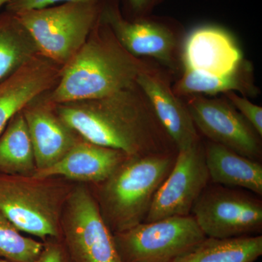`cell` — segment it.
Returning a JSON list of instances; mask_svg holds the SVG:
<instances>
[{
    "label": "cell",
    "mask_w": 262,
    "mask_h": 262,
    "mask_svg": "<svg viewBox=\"0 0 262 262\" xmlns=\"http://www.w3.org/2000/svg\"><path fill=\"white\" fill-rule=\"evenodd\" d=\"M136 87L102 98L54 103L55 107L65 123L93 144L127 156L172 153V141Z\"/></svg>",
    "instance_id": "6da1fadb"
},
{
    "label": "cell",
    "mask_w": 262,
    "mask_h": 262,
    "mask_svg": "<svg viewBox=\"0 0 262 262\" xmlns=\"http://www.w3.org/2000/svg\"><path fill=\"white\" fill-rule=\"evenodd\" d=\"M146 70L122 47L99 15L87 40L63 67L58 84L46 93V98L58 104L104 97L134 87Z\"/></svg>",
    "instance_id": "7a4b0ae2"
},
{
    "label": "cell",
    "mask_w": 262,
    "mask_h": 262,
    "mask_svg": "<svg viewBox=\"0 0 262 262\" xmlns=\"http://www.w3.org/2000/svg\"><path fill=\"white\" fill-rule=\"evenodd\" d=\"M173 153L128 156L94 193L113 234L144 222L155 193L173 167Z\"/></svg>",
    "instance_id": "3957f363"
},
{
    "label": "cell",
    "mask_w": 262,
    "mask_h": 262,
    "mask_svg": "<svg viewBox=\"0 0 262 262\" xmlns=\"http://www.w3.org/2000/svg\"><path fill=\"white\" fill-rule=\"evenodd\" d=\"M63 179L0 173V213L20 232L61 238L62 211L74 186Z\"/></svg>",
    "instance_id": "277c9868"
},
{
    "label": "cell",
    "mask_w": 262,
    "mask_h": 262,
    "mask_svg": "<svg viewBox=\"0 0 262 262\" xmlns=\"http://www.w3.org/2000/svg\"><path fill=\"white\" fill-rule=\"evenodd\" d=\"M101 2L67 3L15 15L32 36L39 53L64 67L87 40L99 18Z\"/></svg>",
    "instance_id": "5b68a950"
},
{
    "label": "cell",
    "mask_w": 262,
    "mask_h": 262,
    "mask_svg": "<svg viewBox=\"0 0 262 262\" xmlns=\"http://www.w3.org/2000/svg\"><path fill=\"white\" fill-rule=\"evenodd\" d=\"M61 239L74 262H121L94 193L83 184L74 185L67 196Z\"/></svg>",
    "instance_id": "8992f818"
},
{
    "label": "cell",
    "mask_w": 262,
    "mask_h": 262,
    "mask_svg": "<svg viewBox=\"0 0 262 262\" xmlns=\"http://www.w3.org/2000/svg\"><path fill=\"white\" fill-rule=\"evenodd\" d=\"M113 237L121 262H170L206 237L192 215L143 222Z\"/></svg>",
    "instance_id": "52a82bcc"
},
{
    "label": "cell",
    "mask_w": 262,
    "mask_h": 262,
    "mask_svg": "<svg viewBox=\"0 0 262 262\" xmlns=\"http://www.w3.org/2000/svg\"><path fill=\"white\" fill-rule=\"evenodd\" d=\"M191 213L206 237L257 235L262 230L261 201L227 188L206 187Z\"/></svg>",
    "instance_id": "ba28073f"
},
{
    "label": "cell",
    "mask_w": 262,
    "mask_h": 262,
    "mask_svg": "<svg viewBox=\"0 0 262 262\" xmlns=\"http://www.w3.org/2000/svg\"><path fill=\"white\" fill-rule=\"evenodd\" d=\"M177 151L171 170L155 193L145 222L191 215L194 203L208 187L209 174L201 142Z\"/></svg>",
    "instance_id": "9c48e42d"
},
{
    "label": "cell",
    "mask_w": 262,
    "mask_h": 262,
    "mask_svg": "<svg viewBox=\"0 0 262 262\" xmlns=\"http://www.w3.org/2000/svg\"><path fill=\"white\" fill-rule=\"evenodd\" d=\"M187 106L195 127L211 142L259 161V135L232 105L223 100L196 97Z\"/></svg>",
    "instance_id": "30bf717a"
},
{
    "label": "cell",
    "mask_w": 262,
    "mask_h": 262,
    "mask_svg": "<svg viewBox=\"0 0 262 262\" xmlns=\"http://www.w3.org/2000/svg\"><path fill=\"white\" fill-rule=\"evenodd\" d=\"M100 18L133 56L153 57L165 65L173 67L175 36L163 20L146 17L128 20L120 10L119 0H101Z\"/></svg>",
    "instance_id": "8fae6325"
},
{
    "label": "cell",
    "mask_w": 262,
    "mask_h": 262,
    "mask_svg": "<svg viewBox=\"0 0 262 262\" xmlns=\"http://www.w3.org/2000/svg\"><path fill=\"white\" fill-rule=\"evenodd\" d=\"M32 139L37 170L58 163L82 138L61 120L46 93L22 110Z\"/></svg>",
    "instance_id": "7c38bea8"
},
{
    "label": "cell",
    "mask_w": 262,
    "mask_h": 262,
    "mask_svg": "<svg viewBox=\"0 0 262 262\" xmlns=\"http://www.w3.org/2000/svg\"><path fill=\"white\" fill-rule=\"evenodd\" d=\"M183 63L185 70L206 75L223 76L238 70L242 52L234 38L225 29L215 26H203L188 35Z\"/></svg>",
    "instance_id": "4fadbf2b"
},
{
    "label": "cell",
    "mask_w": 262,
    "mask_h": 262,
    "mask_svg": "<svg viewBox=\"0 0 262 262\" xmlns=\"http://www.w3.org/2000/svg\"><path fill=\"white\" fill-rule=\"evenodd\" d=\"M62 68L38 53L0 83V134L10 120L28 103L56 87Z\"/></svg>",
    "instance_id": "5bb4252c"
},
{
    "label": "cell",
    "mask_w": 262,
    "mask_h": 262,
    "mask_svg": "<svg viewBox=\"0 0 262 262\" xmlns=\"http://www.w3.org/2000/svg\"><path fill=\"white\" fill-rule=\"evenodd\" d=\"M136 84L177 151L190 147L200 141L187 105L179 99L166 81L146 70L138 76Z\"/></svg>",
    "instance_id": "9a60e30c"
},
{
    "label": "cell",
    "mask_w": 262,
    "mask_h": 262,
    "mask_svg": "<svg viewBox=\"0 0 262 262\" xmlns=\"http://www.w3.org/2000/svg\"><path fill=\"white\" fill-rule=\"evenodd\" d=\"M120 150L80 139L58 163L36 170L37 178L58 177L78 183L98 184L107 179L126 158Z\"/></svg>",
    "instance_id": "2e32d148"
},
{
    "label": "cell",
    "mask_w": 262,
    "mask_h": 262,
    "mask_svg": "<svg viewBox=\"0 0 262 262\" xmlns=\"http://www.w3.org/2000/svg\"><path fill=\"white\" fill-rule=\"evenodd\" d=\"M205 158L210 180L216 184L244 188L262 194V165L225 146L209 142Z\"/></svg>",
    "instance_id": "e0dca14e"
},
{
    "label": "cell",
    "mask_w": 262,
    "mask_h": 262,
    "mask_svg": "<svg viewBox=\"0 0 262 262\" xmlns=\"http://www.w3.org/2000/svg\"><path fill=\"white\" fill-rule=\"evenodd\" d=\"M262 255V236L206 237L170 262H256Z\"/></svg>",
    "instance_id": "ac0fdd59"
},
{
    "label": "cell",
    "mask_w": 262,
    "mask_h": 262,
    "mask_svg": "<svg viewBox=\"0 0 262 262\" xmlns=\"http://www.w3.org/2000/svg\"><path fill=\"white\" fill-rule=\"evenodd\" d=\"M36 170L32 139L21 110L0 134V173L31 177Z\"/></svg>",
    "instance_id": "d6986e66"
},
{
    "label": "cell",
    "mask_w": 262,
    "mask_h": 262,
    "mask_svg": "<svg viewBox=\"0 0 262 262\" xmlns=\"http://www.w3.org/2000/svg\"><path fill=\"white\" fill-rule=\"evenodd\" d=\"M38 53L32 36L16 15L0 12V83Z\"/></svg>",
    "instance_id": "ffe728a7"
},
{
    "label": "cell",
    "mask_w": 262,
    "mask_h": 262,
    "mask_svg": "<svg viewBox=\"0 0 262 262\" xmlns=\"http://www.w3.org/2000/svg\"><path fill=\"white\" fill-rule=\"evenodd\" d=\"M239 70L241 67L229 75L215 76L185 70L182 78L176 86L177 94L215 95L234 92V91L245 92L249 89V86L248 81L242 77Z\"/></svg>",
    "instance_id": "44dd1931"
},
{
    "label": "cell",
    "mask_w": 262,
    "mask_h": 262,
    "mask_svg": "<svg viewBox=\"0 0 262 262\" xmlns=\"http://www.w3.org/2000/svg\"><path fill=\"white\" fill-rule=\"evenodd\" d=\"M42 248L43 243L24 237L0 213V257L9 262H37Z\"/></svg>",
    "instance_id": "7402d4cb"
},
{
    "label": "cell",
    "mask_w": 262,
    "mask_h": 262,
    "mask_svg": "<svg viewBox=\"0 0 262 262\" xmlns=\"http://www.w3.org/2000/svg\"><path fill=\"white\" fill-rule=\"evenodd\" d=\"M227 97L232 103V106L239 111V113L247 120L258 135H262V108L248 100L241 97L234 92L226 93Z\"/></svg>",
    "instance_id": "603a6c76"
},
{
    "label": "cell",
    "mask_w": 262,
    "mask_h": 262,
    "mask_svg": "<svg viewBox=\"0 0 262 262\" xmlns=\"http://www.w3.org/2000/svg\"><path fill=\"white\" fill-rule=\"evenodd\" d=\"M37 262H74L61 238H49L43 242L42 252Z\"/></svg>",
    "instance_id": "cb8c5ba5"
},
{
    "label": "cell",
    "mask_w": 262,
    "mask_h": 262,
    "mask_svg": "<svg viewBox=\"0 0 262 262\" xmlns=\"http://www.w3.org/2000/svg\"><path fill=\"white\" fill-rule=\"evenodd\" d=\"M100 0H10L5 5L6 11L18 13L26 10L42 9L58 3H93Z\"/></svg>",
    "instance_id": "d4e9b609"
},
{
    "label": "cell",
    "mask_w": 262,
    "mask_h": 262,
    "mask_svg": "<svg viewBox=\"0 0 262 262\" xmlns=\"http://www.w3.org/2000/svg\"><path fill=\"white\" fill-rule=\"evenodd\" d=\"M125 11L124 15L128 20H136L146 17V15L160 0H125Z\"/></svg>",
    "instance_id": "484cf974"
},
{
    "label": "cell",
    "mask_w": 262,
    "mask_h": 262,
    "mask_svg": "<svg viewBox=\"0 0 262 262\" xmlns=\"http://www.w3.org/2000/svg\"><path fill=\"white\" fill-rule=\"evenodd\" d=\"M10 0H0V10H1L3 6H5V5Z\"/></svg>",
    "instance_id": "4316f807"
},
{
    "label": "cell",
    "mask_w": 262,
    "mask_h": 262,
    "mask_svg": "<svg viewBox=\"0 0 262 262\" xmlns=\"http://www.w3.org/2000/svg\"><path fill=\"white\" fill-rule=\"evenodd\" d=\"M0 262H9V261H6V260H5V259H3V260H0Z\"/></svg>",
    "instance_id": "83f0119b"
}]
</instances>
